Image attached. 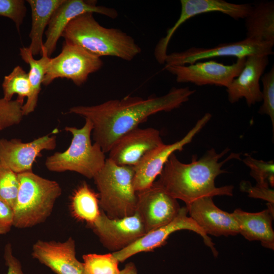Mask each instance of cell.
Listing matches in <instances>:
<instances>
[{
    "label": "cell",
    "instance_id": "cell-1",
    "mask_svg": "<svg viewBox=\"0 0 274 274\" xmlns=\"http://www.w3.org/2000/svg\"><path fill=\"white\" fill-rule=\"evenodd\" d=\"M195 92L189 87H173L167 94L160 96H152L144 99L128 95L94 106L73 107L68 113L91 121L94 143L106 153L119 138L138 127L149 117L179 108Z\"/></svg>",
    "mask_w": 274,
    "mask_h": 274
},
{
    "label": "cell",
    "instance_id": "cell-2",
    "mask_svg": "<svg viewBox=\"0 0 274 274\" xmlns=\"http://www.w3.org/2000/svg\"><path fill=\"white\" fill-rule=\"evenodd\" d=\"M229 150L226 148L218 153L212 148L198 160L196 156H193L189 163L181 162L173 153L154 183L186 204L203 197L232 196L233 186L217 187L215 182L218 176L226 172L222 169L225 162L240 158V154L232 153L223 161L219 162Z\"/></svg>",
    "mask_w": 274,
    "mask_h": 274
},
{
    "label": "cell",
    "instance_id": "cell-3",
    "mask_svg": "<svg viewBox=\"0 0 274 274\" xmlns=\"http://www.w3.org/2000/svg\"><path fill=\"white\" fill-rule=\"evenodd\" d=\"M61 37L99 57L113 56L129 61L142 51L132 37L119 29L100 25L92 13L82 14L72 20Z\"/></svg>",
    "mask_w": 274,
    "mask_h": 274
},
{
    "label": "cell",
    "instance_id": "cell-4",
    "mask_svg": "<svg viewBox=\"0 0 274 274\" xmlns=\"http://www.w3.org/2000/svg\"><path fill=\"white\" fill-rule=\"evenodd\" d=\"M19 188L13 207V226L31 227L44 222L51 215L61 188L55 181L32 172L18 174Z\"/></svg>",
    "mask_w": 274,
    "mask_h": 274
},
{
    "label": "cell",
    "instance_id": "cell-5",
    "mask_svg": "<svg viewBox=\"0 0 274 274\" xmlns=\"http://www.w3.org/2000/svg\"><path fill=\"white\" fill-rule=\"evenodd\" d=\"M133 166H121L109 158L93 178L98 191L101 210L111 219L134 214L138 194L133 188Z\"/></svg>",
    "mask_w": 274,
    "mask_h": 274
},
{
    "label": "cell",
    "instance_id": "cell-6",
    "mask_svg": "<svg viewBox=\"0 0 274 274\" xmlns=\"http://www.w3.org/2000/svg\"><path fill=\"white\" fill-rule=\"evenodd\" d=\"M85 119L81 128L66 126L65 130L72 135L68 148L62 152H55L47 157L45 166L54 172H75L93 179L106 162L105 153L96 143L92 144L91 135L93 125Z\"/></svg>",
    "mask_w": 274,
    "mask_h": 274
},
{
    "label": "cell",
    "instance_id": "cell-7",
    "mask_svg": "<svg viewBox=\"0 0 274 274\" xmlns=\"http://www.w3.org/2000/svg\"><path fill=\"white\" fill-rule=\"evenodd\" d=\"M102 65L100 57L78 45L65 41L61 52L50 58L47 63L42 84L47 86L57 78H65L80 86L87 81L90 74L99 70Z\"/></svg>",
    "mask_w": 274,
    "mask_h": 274
},
{
    "label": "cell",
    "instance_id": "cell-8",
    "mask_svg": "<svg viewBox=\"0 0 274 274\" xmlns=\"http://www.w3.org/2000/svg\"><path fill=\"white\" fill-rule=\"evenodd\" d=\"M274 43L261 42L246 38L244 40L222 43L211 48L191 47L181 52L167 54L165 66L184 65L193 64L204 59L217 57L234 56L236 58L250 55H272Z\"/></svg>",
    "mask_w": 274,
    "mask_h": 274
},
{
    "label": "cell",
    "instance_id": "cell-9",
    "mask_svg": "<svg viewBox=\"0 0 274 274\" xmlns=\"http://www.w3.org/2000/svg\"><path fill=\"white\" fill-rule=\"evenodd\" d=\"M186 207L181 208L177 216L169 223L146 233L130 246L112 254L119 262H123L130 257L143 252H150L166 243L168 236L173 232L181 230H189L199 235L204 243L216 257L218 252L215 244L195 222L188 216Z\"/></svg>",
    "mask_w": 274,
    "mask_h": 274
},
{
    "label": "cell",
    "instance_id": "cell-10",
    "mask_svg": "<svg viewBox=\"0 0 274 274\" xmlns=\"http://www.w3.org/2000/svg\"><path fill=\"white\" fill-rule=\"evenodd\" d=\"M211 117V114L206 113L182 139L171 144H163L145 155L133 167L134 190L139 192L150 187L160 174L170 156L176 151H182L190 143Z\"/></svg>",
    "mask_w": 274,
    "mask_h": 274
},
{
    "label": "cell",
    "instance_id": "cell-11",
    "mask_svg": "<svg viewBox=\"0 0 274 274\" xmlns=\"http://www.w3.org/2000/svg\"><path fill=\"white\" fill-rule=\"evenodd\" d=\"M246 59V57L237 58L230 65L211 60L189 65L165 66L164 69L174 75L178 83H191L197 86L213 85L226 88L241 72Z\"/></svg>",
    "mask_w": 274,
    "mask_h": 274
},
{
    "label": "cell",
    "instance_id": "cell-12",
    "mask_svg": "<svg viewBox=\"0 0 274 274\" xmlns=\"http://www.w3.org/2000/svg\"><path fill=\"white\" fill-rule=\"evenodd\" d=\"M181 13L174 25L167 30L154 49V56L160 64H164L167 49L171 38L176 30L191 18L203 13L217 12L228 15L235 20L245 19L252 6L249 4H237L224 0H181Z\"/></svg>",
    "mask_w": 274,
    "mask_h": 274
},
{
    "label": "cell",
    "instance_id": "cell-13",
    "mask_svg": "<svg viewBox=\"0 0 274 274\" xmlns=\"http://www.w3.org/2000/svg\"><path fill=\"white\" fill-rule=\"evenodd\" d=\"M88 227L93 230L103 246L112 253L123 250L146 233L136 212L123 218L111 219L101 210L95 222Z\"/></svg>",
    "mask_w": 274,
    "mask_h": 274
},
{
    "label": "cell",
    "instance_id": "cell-14",
    "mask_svg": "<svg viewBox=\"0 0 274 274\" xmlns=\"http://www.w3.org/2000/svg\"><path fill=\"white\" fill-rule=\"evenodd\" d=\"M137 194L135 212L146 233L171 222L181 209L177 199L154 182L150 187L137 192Z\"/></svg>",
    "mask_w": 274,
    "mask_h": 274
},
{
    "label": "cell",
    "instance_id": "cell-15",
    "mask_svg": "<svg viewBox=\"0 0 274 274\" xmlns=\"http://www.w3.org/2000/svg\"><path fill=\"white\" fill-rule=\"evenodd\" d=\"M85 13H96L111 19L118 16L117 11L112 8L97 5L93 0H64L53 13L45 32L41 54L48 57L55 50L56 44L67 24L74 18Z\"/></svg>",
    "mask_w": 274,
    "mask_h": 274
},
{
    "label": "cell",
    "instance_id": "cell-16",
    "mask_svg": "<svg viewBox=\"0 0 274 274\" xmlns=\"http://www.w3.org/2000/svg\"><path fill=\"white\" fill-rule=\"evenodd\" d=\"M163 144L157 129L137 127L114 144L108 158L117 165L134 167L148 152Z\"/></svg>",
    "mask_w": 274,
    "mask_h": 274
},
{
    "label": "cell",
    "instance_id": "cell-17",
    "mask_svg": "<svg viewBox=\"0 0 274 274\" xmlns=\"http://www.w3.org/2000/svg\"><path fill=\"white\" fill-rule=\"evenodd\" d=\"M56 146L54 135H46L24 143L20 140L0 139V163L17 174L32 172L33 163L44 150H53Z\"/></svg>",
    "mask_w": 274,
    "mask_h": 274
},
{
    "label": "cell",
    "instance_id": "cell-18",
    "mask_svg": "<svg viewBox=\"0 0 274 274\" xmlns=\"http://www.w3.org/2000/svg\"><path fill=\"white\" fill-rule=\"evenodd\" d=\"M31 255L56 274H86L83 262L76 258L75 242L71 237L63 242L38 240Z\"/></svg>",
    "mask_w": 274,
    "mask_h": 274
},
{
    "label": "cell",
    "instance_id": "cell-19",
    "mask_svg": "<svg viewBox=\"0 0 274 274\" xmlns=\"http://www.w3.org/2000/svg\"><path fill=\"white\" fill-rule=\"evenodd\" d=\"M186 207L189 216L208 235L227 236L239 234L232 214L218 208L213 197L199 198Z\"/></svg>",
    "mask_w": 274,
    "mask_h": 274
},
{
    "label": "cell",
    "instance_id": "cell-20",
    "mask_svg": "<svg viewBox=\"0 0 274 274\" xmlns=\"http://www.w3.org/2000/svg\"><path fill=\"white\" fill-rule=\"evenodd\" d=\"M269 63L268 56L246 57L244 66L226 87L228 99L231 104L245 98L249 107L262 101L260 80Z\"/></svg>",
    "mask_w": 274,
    "mask_h": 274
},
{
    "label": "cell",
    "instance_id": "cell-21",
    "mask_svg": "<svg viewBox=\"0 0 274 274\" xmlns=\"http://www.w3.org/2000/svg\"><path fill=\"white\" fill-rule=\"evenodd\" d=\"M267 205V209L257 213L236 209L232 214L237 223L239 234L250 241H260L264 247L273 250L274 231L272 221L274 206L269 203Z\"/></svg>",
    "mask_w": 274,
    "mask_h": 274
},
{
    "label": "cell",
    "instance_id": "cell-22",
    "mask_svg": "<svg viewBox=\"0 0 274 274\" xmlns=\"http://www.w3.org/2000/svg\"><path fill=\"white\" fill-rule=\"evenodd\" d=\"M245 19L246 38L274 43L273 1L256 3Z\"/></svg>",
    "mask_w": 274,
    "mask_h": 274
},
{
    "label": "cell",
    "instance_id": "cell-23",
    "mask_svg": "<svg viewBox=\"0 0 274 274\" xmlns=\"http://www.w3.org/2000/svg\"><path fill=\"white\" fill-rule=\"evenodd\" d=\"M64 0H27L31 11V27L28 47L33 56L41 54L43 36L55 10Z\"/></svg>",
    "mask_w": 274,
    "mask_h": 274
},
{
    "label": "cell",
    "instance_id": "cell-24",
    "mask_svg": "<svg viewBox=\"0 0 274 274\" xmlns=\"http://www.w3.org/2000/svg\"><path fill=\"white\" fill-rule=\"evenodd\" d=\"M70 208L72 215L76 219L86 222L87 226L91 225L100 213L98 194L83 182L73 191Z\"/></svg>",
    "mask_w": 274,
    "mask_h": 274
},
{
    "label": "cell",
    "instance_id": "cell-25",
    "mask_svg": "<svg viewBox=\"0 0 274 274\" xmlns=\"http://www.w3.org/2000/svg\"><path fill=\"white\" fill-rule=\"evenodd\" d=\"M20 55L22 59L29 65L28 74L31 91L26 103L24 104L22 107L23 115L24 116L32 113L37 107L41 84L45 74V67L50 57L46 53H43L41 58L36 59L29 47H25L20 48Z\"/></svg>",
    "mask_w": 274,
    "mask_h": 274
},
{
    "label": "cell",
    "instance_id": "cell-26",
    "mask_svg": "<svg viewBox=\"0 0 274 274\" xmlns=\"http://www.w3.org/2000/svg\"><path fill=\"white\" fill-rule=\"evenodd\" d=\"M3 97L11 100L14 94H17L19 99L24 100L30 95L31 87L28 74L20 65L15 66L12 71L5 76L2 83Z\"/></svg>",
    "mask_w": 274,
    "mask_h": 274
},
{
    "label": "cell",
    "instance_id": "cell-27",
    "mask_svg": "<svg viewBox=\"0 0 274 274\" xmlns=\"http://www.w3.org/2000/svg\"><path fill=\"white\" fill-rule=\"evenodd\" d=\"M82 258L86 274H120L119 262L112 253L87 254L83 255Z\"/></svg>",
    "mask_w": 274,
    "mask_h": 274
},
{
    "label": "cell",
    "instance_id": "cell-28",
    "mask_svg": "<svg viewBox=\"0 0 274 274\" xmlns=\"http://www.w3.org/2000/svg\"><path fill=\"white\" fill-rule=\"evenodd\" d=\"M243 162L250 169V175L256 181L257 185L273 187L274 163L272 160L265 161L246 155Z\"/></svg>",
    "mask_w": 274,
    "mask_h": 274
},
{
    "label": "cell",
    "instance_id": "cell-29",
    "mask_svg": "<svg viewBox=\"0 0 274 274\" xmlns=\"http://www.w3.org/2000/svg\"><path fill=\"white\" fill-rule=\"evenodd\" d=\"M19 188L18 175L0 163V199L13 209Z\"/></svg>",
    "mask_w": 274,
    "mask_h": 274
},
{
    "label": "cell",
    "instance_id": "cell-30",
    "mask_svg": "<svg viewBox=\"0 0 274 274\" xmlns=\"http://www.w3.org/2000/svg\"><path fill=\"white\" fill-rule=\"evenodd\" d=\"M23 105L24 100L18 98L11 100L0 98V131L21 122L24 116Z\"/></svg>",
    "mask_w": 274,
    "mask_h": 274
},
{
    "label": "cell",
    "instance_id": "cell-31",
    "mask_svg": "<svg viewBox=\"0 0 274 274\" xmlns=\"http://www.w3.org/2000/svg\"><path fill=\"white\" fill-rule=\"evenodd\" d=\"M263 89L262 93V105L258 113L269 116L272 129H274V67L272 66L269 71L263 75L260 79Z\"/></svg>",
    "mask_w": 274,
    "mask_h": 274
},
{
    "label": "cell",
    "instance_id": "cell-32",
    "mask_svg": "<svg viewBox=\"0 0 274 274\" xmlns=\"http://www.w3.org/2000/svg\"><path fill=\"white\" fill-rule=\"evenodd\" d=\"M26 11L23 0H0V16L11 19L19 31Z\"/></svg>",
    "mask_w": 274,
    "mask_h": 274
},
{
    "label": "cell",
    "instance_id": "cell-33",
    "mask_svg": "<svg viewBox=\"0 0 274 274\" xmlns=\"http://www.w3.org/2000/svg\"><path fill=\"white\" fill-rule=\"evenodd\" d=\"M242 191L248 193L249 197L260 198L268 201V203L274 206L273 190L269 187H264L256 185L252 186L248 181H242L240 184Z\"/></svg>",
    "mask_w": 274,
    "mask_h": 274
},
{
    "label": "cell",
    "instance_id": "cell-34",
    "mask_svg": "<svg viewBox=\"0 0 274 274\" xmlns=\"http://www.w3.org/2000/svg\"><path fill=\"white\" fill-rule=\"evenodd\" d=\"M13 208L0 199V234L9 232L13 226Z\"/></svg>",
    "mask_w": 274,
    "mask_h": 274
},
{
    "label": "cell",
    "instance_id": "cell-35",
    "mask_svg": "<svg viewBox=\"0 0 274 274\" xmlns=\"http://www.w3.org/2000/svg\"><path fill=\"white\" fill-rule=\"evenodd\" d=\"M4 259L8 270L6 274H25L20 261L13 255L11 244H7L5 248Z\"/></svg>",
    "mask_w": 274,
    "mask_h": 274
},
{
    "label": "cell",
    "instance_id": "cell-36",
    "mask_svg": "<svg viewBox=\"0 0 274 274\" xmlns=\"http://www.w3.org/2000/svg\"><path fill=\"white\" fill-rule=\"evenodd\" d=\"M120 274H138V271L135 264L133 262H129L120 270Z\"/></svg>",
    "mask_w": 274,
    "mask_h": 274
}]
</instances>
